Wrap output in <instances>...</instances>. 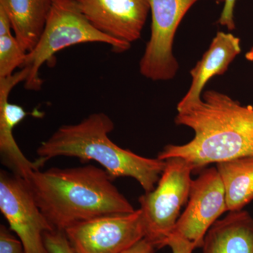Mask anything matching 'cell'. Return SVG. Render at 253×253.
Segmentation results:
<instances>
[{
  "label": "cell",
  "mask_w": 253,
  "mask_h": 253,
  "mask_svg": "<svg viewBox=\"0 0 253 253\" xmlns=\"http://www.w3.org/2000/svg\"><path fill=\"white\" fill-rule=\"evenodd\" d=\"M176 109V124L191 128L194 137L185 144L168 145L158 154L159 159L184 158L196 169L253 156V106L207 90L198 102Z\"/></svg>",
  "instance_id": "1"
},
{
  "label": "cell",
  "mask_w": 253,
  "mask_h": 253,
  "mask_svg": "<svg viewBox=\"0 0 253 253\" xmlns=\"http://www.w3.org/2000/svg\"><path fill=\"white\" fill-rule=\"evenodd\" d=\"M104 169L92 166L37 169L27 182L37 204L54 230L80 221L135 211Z\"/></svg>",
  "instance_id": "2"
},
{
  "label": "cell",
  "mask_w": 253,
  "mask_h": 253,
  "mask_svg": "<svg viewBox=\"0 0 253 253\" xmlns=\"http://www.w3.org/2000/svg\"><path fill=\"white\" fill-rule=\"evenodd\" d=\"M114 123L106 113H91L77 124L63 125L37 149L35 162L41 168L51 158L65 156L81 161H94L115 179L134 178L145 193L151 192L160 179L166 161L134 154L114 144L108 134Z\"/></svg>",
  "instance_id": "3"
},
{
  "label": "cell",
  "mask_w": 253,
  "mask_h": 253,
  "mask_svg": "<svg viewBox=\"0 0 253 253\" xmlns=\"http://www.w3.org/2000/svg\"><path fill=\"white\" fill-rule=\"evenodd\" d=\"M89 42L109 44L116 53L124 52L131 47L130 44L106 36L94 28L76 0H53L44 31L36 46L27 53L23 66L29 69L23 83L24 87L27 90H41L43 81L39 73L43 64L52 62L54 55L65 48Z\"/></svg>",
  "instance_id": "4"
},
{
  "label": "cell",
  "mask_w": 253,
  "mask_h": 253,
  "mask_svg": "<svg viewBox=\"0 0 253 253\" xmlns=\"http://www.w3.org/2000/svg\"><path fill=\"white\" fill-rule=\"evenodd\" d=\"M166 166L151 192L139 199L145 239L156 249L166 246L182 206L189 197L194 166L184 158L174 157L166 160Z\"/></svg>",
  "instance_id": "5"
},
{
  "label": "cell",
  "mask_w": 253,
  "mask_h": 253,
  "mask_svg": "<svg viewBox=\"0 0 253 253\" xmlns=\"http://www.w3.org/2000/svg\"><path fill=\"white\" fill-rule=\"evenodd\" d=\"M151 32L139 71L153 81L175 77L179 65L173 53L174 36L186 13L199 0H149Z\"/></svg>",
  "instance_id": "6"
},
{
  "label": "cell",
  "mask_w": 253,
  "mask_h": 253,
  "mask_svg": "<svg viewBox=\"0 0 253 253\" xmlns=\"http://www.w3.org/2000/svg\"><path fill=\"white\" fill-rule=\"evenodd\" d=\"M63 232L76 253H121L145 238L140 209L80 221Z\"/></svg>",
  "instance_id": "7"
},
{
  "label": "cell",
  "mask_w": 253,
  "mask_h": 253,
  "mask_svg": "<svg viewBox=\"0 0 253 253\" xmlns=\"http://www.w3.org/2000/svg\"><path fill=\"white\" fill-rule=\"evenodd\" d=\"M0 211L26 253H50L44 235L54 228L38 207L27 181L12 172H0Z\"/></svg>",
  "instance_id": "8"
},
{
  "label": "cell",
  "mask_w": 253,
  "mask_h": 253,
  "mask_svg": "<svg viewBox=\"0 0 253 253\" xmlns=\"http://www.w3.org/2000/svg\"><path fill=\"white\" fill-rule=\"evenodd\" d=\"M226 211L225 190L217 168L204 169L192 180L187 206L172 234L202 248L208 230Z\"/></svg>",
  "instance_id": "9"
},
{
  "label": "cell",
  "mask_w": 253,
  "mask_h": 253,
  "mask_svg": "<svg viewBox=\"0 0 253 253\" xmlns=\"http://www.w3.org/2000/svg\"><path fill=\"white\" fill-rule=\"evenodd\" d=\"M98 31L128 44L140 39L150 9L149 0H76Z\"/></svg>",
  "instance_id": "10"
},
{
  "label": "cell",
  "mask_w": 253,
  "mask_h": 253,
  "mask_svg": "<svg viewBox=\"0 0 253 253\" xmlns=\"http://www.w3.org/2000/svg\"><path fill=\"white\" fill-rule=\"evenodd\" d=\"M29 74L28 68L6 78H0V154L1 163L11 172L28 181L32 173L40 169L23 154L14 139L15 126L26 118L27 113L22 106L9 101L10 92L18 83H24Z\"/></svg>",
  "instance_id": "11"
},
{
  "label": "cell",
  "mask_w": 253,
  "mask_h": 253,
  "mask_svg": "<svg viewBox=\"0 0 253 253\" xmlns=\"http://www.w3.org/2000/svg\"><path fill=\"white\" fill-rule=\"evenodd\" d=\"M241 52L239 38L231 33L218 32L201 59L190 71L192 78L191 86L176 109L199 101L208 82L214 76L224 74Z\"/></svg>",
  "instance_id": "12"
},
{
  "label": "cell",
  "mask_w": 253,
  "mask_h": 253,
  "mask_svg": "<svg viewBox=\"0 0 253 253\" xmlns=\"http://www.w3.org/2000/svg\"><path fill=\"white\" fill-rule=\"evenodd\" d=\"M204 253H253V217L247 211H231L216 221L205 236Z\"/></svg>",
  "instance_id": "13"
},
{
  "label": "cell",
  "mask_w": 253,
  "mask_h": 253,
  "mask_svg": "<svg viewBox=\"0 0 253 253\" xmlns=\"http://www.w3.org/2000/svg\"><path fill=\"white\" fill-rule=\"evenodd\" d=\"M0 2L7 10L14 36L29 52L44 31L53 0H0Z\"/></svg>",
  "instance_id": "14"
},
{
  "label": "cell",
  "mask_w": 253,
  "mask_h": 253,
  "mask_svg": "<svg viewBox=\"0 0 253 253\" xmlns=\"http://www.w3.org/2000/svg\"><path fill=\"white\" fill-rule=\"evenodd\" d=\"M216 168L225 190L227 211H241L253 200V156L217 163Z\"/></svg>",
  "instance_id": "15"
},
{
  "label": "cell",
  "mask_w": 253,
  "mask_h": 253,
  "mask_svg": "<svg viewBox=\"0 0 253 253\" xmlns=\"http://www.w3.org/2000/svg\"><path fill=\"white\" fill-rule=\"evenodd\" d=\"M27 53L11 33L0 36V78L9 77L16 68H22Z\"/></svg>",
  "instance_id": "16"
},
{
  "label": "cell",
  "mask_w": 253,
  "mask_h": 253,
  "mask_svg": "<svg viewBox=\"0 0 253 253\" xmlns=\"http://www.w3.org/2000/svg\"><path fill=\"white\" fill-rule=\"evenodd\" d=\"M44 241L50 253H76L63 231H47L44 234Z\"/></svg>",
  "instance_id": "17"
},
{
  "label": "cell",
  "mask_w": 253,
  "mask_h": 253,
  "mask_svg": "<svg viewBox=\"0 0 253 253\" xmlns=\"http://www.w3.org/2000/svg\"><path fill=\"white\" fill-rule=\"evenodd\" d=\"M0 253H26L20 239L4 224L0 225Z\"/></svg>",
  "instance_id": "18"
},
{
  "label": "cell",
  "mask_w": 253,
  "mask_h": 253,
  "mask_svg": "<svg viewBox=\"0 0 253 253\" xmlns=\"http://www.w3.org/2000/svg\"><path fill=\"white\" fill-rule=\"evenodd\" d=\"M237 0H224V7L221 11L218 23L221 26H225L229 31L235 29L234 21V9Z\"/></svg>",
  "instance_id": "19"
},
{
  "label": "cell",
  "mask_w": 253,
  "mask_h": 253,
  "mask_svg": "<svg viewBox=\"0 0 253 253\" xmlns=\"http://www.w3.org/2000/svg\"><path fill=\"white\" fill-rule=\"evenodd\" d=\"M166 246L170 248L172 253H192L196 249L191 241L173 234L166 241Z\"/></svg>",
  "instance_id": "20"
},
{
  "label": "cell",
  "mask_w": 253,
  "mask_h": 253,
  "mask_svg": "<svg viewBox=\"0 0 253 253\" xmlns=\"http://www.w3.org/2000/svg\"><path fill=\"white\" fill-rule=\"evenodd\" d=\"M12 29L11 19L3 3L0 2V36L11 34Z\"/></svg>",
  "instance_id": "21"
},
{
  "label": "cell",
  "mask_w": 253,
  "mask_h": 253,
  "mask_svg": "<svg viewBox=\"0 0 253 253\" xmlns=\"http://www.w3.org/2000/svg\"><path fill=\"white\" fill-rule=\"evenodd\" d=\"M156 249L154 244L144 238L121 253H154Z\"/></svg>",
  "instance_id": "22"
},
{
  "label": "cell",
  "mask_w": 253,
  "mask_h": 253,
  "mask_svg": "<svg viewBox=\"0 0 253 253\" xmlns=\"http://www.w3.org/2000/svg\"><path fill=\"white\" fill-rule=\"evenodd\" d=\"M246 59L249 61H253V46L246 54Z\"/></svg>",
  "instance_id": "23"
},
{
  "label": "cell",
  "mask_w": 253,
  "mask_h": 253,
  "mask_svg": "<svg viewBox=\"0 0 253 253\" xmlns=\"http://www.w3.org/2000/svg\"><path fill=\"white\" fill-rule=\"evenodd\" d=\"M216 1V3L217 4H220V3H224V0H214Z\"/></svg>",
  "instance_id": "24"
}]
</instances>
